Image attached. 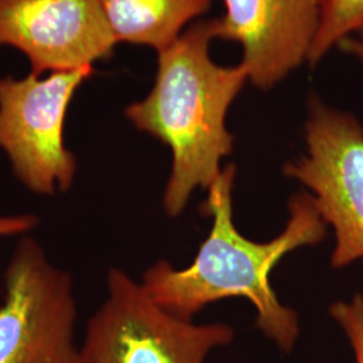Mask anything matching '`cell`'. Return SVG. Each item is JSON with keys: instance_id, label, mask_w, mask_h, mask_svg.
<instances>
[{"instance_id": "11", "label": "cell", "mask_w": 363, "mask_h": 363, "mask_svg": "<svg viewBox=\"0 0 363 363\" xmlns=\"http://www.w3.org/2000/svg\"><path fill=\"white\" fill-rule=\"evenodd\" d=\"M331 318L350 340L355 362L363 363V295L355 294L349 301H337L330 307Z\"/></svg>"}, {"instance_id": "2", "label": "cell", "mask_w": 363, "mask_h": 363, "mask_svg": "<svg viewBox=\"0 0 363 363\" xmlns=\"http://www.w3.org/2000/svg\"><path fill=\"white\" fill-rule=\"evenodd\" d=\"M213 39L211 21L187 27L157 52L151 91L125 109L136 130L169 145L172 164L163 208L169 217L181 214L196 189L210 187L222 159L233 151L226 116L249 76L241 62L220 66L213 61Z\"/></svg>"}, {"instance_id": "12", "label": "cell", "mask_w": 363, "mask_h": 363, "mask_svg": "<svg viewBox=\"0 0 363 363\" xmlns=\"http://www.w3.org/2000/svg\"><path fill=\"white\" fill-rule=\"evenodd\" d=\"M38 217L34 214L0 216V238L9 235H26L38 225Z\"/></svg>"}, {"instance_id": "5", "label": "cell", "mask_w": 363, "mask_h": 363, "mask_svg": "<svg viewBox=\"0 0 363 363\" xmlns=\"http://www.w3.org/2000/svg\"><path fill=\"white\" fill-rule=\"evenodd\" d=\"M77 306L69 273L21 235L4 274L0 363H78Z\"/></svg>"}, {"instance_id": "13", "label": "cell", "mask_w": 363, "mask_h": 363, "mask_svg": "<svg viewBox=\"0 0 363 363\" xmlns=\"http://www.w3.org/2000/svg\"><path fill=\"white\" fill-rule=\"evenodd\" d=\"M343 52H349L351 55L357 57L363 66V31H361V37H349L343 39L337 45Z\"/></svg>"}, {"instance_id": "7", "label": "cell", "mask_w": 363, "mask_h": 363, "mask_svg": "<svg viewBox=\"0 0 363 363\" xmlns=\"http://www.w3.org/2000/svg\"><path fill=\"white\" fill-rule=\"evenodd\" d=\"M116 43L99 0H0V46L23 52L34 74L93 66Z\"/></svg>"}, {"instance_id": "9", "label": "cell", "mask_w": 363, "mask_h": 363, "mask_svg": "<svg viewBox=\"0 0 363 363\" xmlns=\"http://www.w3.org/2000/svg\"><path fill=\"white\" fill-rule=\"evenodd\" d=\"M117 43L143 45L160 52L189 23L206 13L211 0H99Z\"/></svg>"}, {"instance_id": "8", "label": "cell", "mask_w": 363, "mask_h": 363, "mask_svg": "<svg viewBox=\"0 0 363 363\" xmlns=\"http://www.w3.org/2000/svg\"><path fill=\"white\" fill-rule=\"evenodd\" d=\"M211 19L214 39L237 42L249 81L269 89L308 61L319 28L320 0H222Z\"/></svg>"}, {"instance_id": "4", "label": "cell", "mask_w": 363, "mask_h": 363, "mask_svg": "<svg viewBox=\"0 0 363 363\" xmlns=\"http://www.w3.org/2000/svg\"><path fill=\"white\" fill-rule=\"evenodd\" d=\"M93 66L0 78V148L13 174L37 195L65 193L77 174V159L66 147L69 105Z\"/></svg>"}, {"instance_id": "6", "label": "cell", "mask_w": 363, "mask_h": 363, "mask_svg": "<svg viewBox=\"0 0 363 363\" xmlns=\"http://www.w3.org/2000/svg\"><path fill=\"white\" fill-rule=\"evenodd\" d=\"M307 154L286 163V177L304 184L335 234L331 264L363 259V125L357 117L311 99Z\"/></svg>"}, {"instance_id": "1", "label": "cell", "mask_w": 363, "mask_h": 363, "mask_svg": "<svg viewBox=\"0 0 363 363\" xmlns=\"http://www.w3.org/2000/svg\"><path fill=\"white\" fill-rule=\"evenodd\" d=\"M234 177L235 167L228 164L208 189L201 208L213 225L191 265L175 269L160 259L144 273L142 284L160 307L189 320L220 298H247L257 311L261 333L280 350L291 352L298 337V315L279 301L269 276L288 253L320 242L328 226L311 193H298L289 199L283 233L268 242L249 240L234 225Z\"/></svg>"}, {"instance_id": "3", "label": "cell", "mask_w": 363, "mask_h": 363, "mask_svg": "<svg viewBox=\"0 0 363 363\" xmlns=\"http://www.w3.org/2000/svg\"><path fill=\"white\" fill-rule=\"evenodd\" d=\"M108 298L88 322L78 363H205L232 343L225 323L194 325L160 307L121 269L108 273Z\"/></svg>"}, {"instance_id": "10", "label": "cell", "mask_w": 363, "mask_h": 363, "mask_svg": "<svg viewBox=\"0 0 363 363\" xmlns=\"http://www.w3.org/2000/svg\"><path fill=\"white\" fill-rule=\"evenodd\" d=\"M363 31V0H320V19L308 62H319L334 46Z\"/></svg>"}]
</instances>
